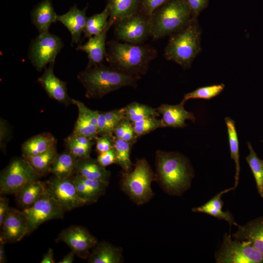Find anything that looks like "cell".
Returning <instances> with one entry per match:
<instances>
[{"label": "cell", "instance_id": "obj_1", "mask_svg": "<svg viewBox=\"0 0 263 263\" xmlns=\"http://www.w3.org/2000/svg\"><path fill=\"white\" fill-rule=\"evenodd\" d=\"M156 56V50L150 45L112 40L107 43L106 60L118 71L140 77L147 72Z\"/></svg>", "mask_w": 263, "mask_h": 263}, {"label": "cell", "instance_id": "obj_2", "mask_svg": "<svg viewBox=\"0 0 263 263\" xmlns=\"http://www.w3.org/2000/svg\"><path fill=\"white\" fill-rule=\"evenodd\" d=\"M77 78L85 89L87 98L99 99L123 87H135L140 77L122 73L102 63L86 67L78 74Z\"/></svg>", "mask_w": 263, "mask_h": 263}, {"label": "cell", "instance_id": "obj_3", "mask_svg": "<svg viewBox=\"0 0 263 263\" xmlns=\"http://www.w3.org/2000/svg\"><path fill=\"white\" fill-rule=\"evenodd\" d=\"M155 164L157 180L167 193L179 195L190 188L194 173L185 156L176 152L158 150Z\"/></svg>", "mask_w": 263, "mask_h": 263}, {"label": "cell", "instance_id": "obj_4", "mask_svg": "<svg viewBox=\"0 0 263 263\" xmlns=\"http://www.w3.org/2000/svg\"><path fill=\"white\" fill-rule=\"evenodd\" d=\"M201 31L197 18L171 34L165 49V58L184 69L190 67L201 49Z\"/></svg>", "mask_w": 263, "mask_h": 263}, {"label": "cell", "instance_id": "obj_5", "mask_svg": "<svg viewBox=\"0 0 263 263\" xmlns=\"http://www.w3.org/2000/svg\"><path fill=\"white\" fill-rule=\"evenodd\" d=\"M194 18L185 0H170L151 15L150 37L157 39L171 35Z\"/></svg>", "mask_w": 263, "mask_h": 263}, {"label": "cell", "instance_id": "obj_6", "mask_svg": "<svg viewBox=\"0 0 263 263\" xmlns=\"http://www.w3.org/2000/svg\"><path fill=\"white\" fill-rule=\"evenodd\" d=\"M157 180L156 174L145 158L136 160L132 169L122 174L121 186L123 191L134 203L142 205L154 196L151 183Z\"/></svg>", "mask_w": 263, "mask_h": 263}, {"label": "cell", "instance_id": "obj_7", "mask_svg": "<svg viewBox=\"0 0 263 263\" xmlns=\"http://www.w3.org/2000/svg\"><path fill=\"white\" fill-rule=\"evenodd\" d=\"M215 258L218 263H263V255L249 242L232 240L230 233L225 234Z\"/></svg>", "mask_w": 263, "mask_h": 263}, {"label": "cell", "instance_id": "obj_8", "mask_svg": "<svg viewBox=\"0 0 263 263\" xmlns=\"http://www.w3.org/2000/svg\"><path fill=\"white\" fill-rule=\"evenodd\" d=\"M64 46L62 39L49 32L39 34L31 42L28 57L38 72L55 63L56 58Z\"/></svg>", "mask_w": 263, "mask_h": 263}, {"label": "cell", "instance_id": "obj_9", "mask_svg": "<svg viewBox=\"0 0 263 263\" xmlns=\"http://www.w3.org/2000/svg\"><path fill=\"white\" fill-rule=\"evenodd\" d=\"M39 177L25 159L15 158L1 172L0 194H15L24 186L38 180Z\"/></svg>", "mask_w": 263, "mask_h": 263}, {"label": "cell", "instance_id": "obj_10", "mask_svg": "<svg viewBox=\"0 0 263 263\" xmlns=\"http://www.w3.org/2000/svg\"><path fill=\"white\" fill-rule=\"evenodd\" d=\"M113 26L118 39L124 42L140 44L150 36V17L140 8L135 14L120 19Z\"/></svg>", "mask_w": 263, "mask_h": 263}, {"label": "cell", "instance_id": "obj_11", "mask_svg": "<svg viewBox=\"0 0 263 263\" xmlns=\"http://www.w3.org/2000/svg\"><path fill=\"white\" fill-rule=\"evenodd\" d=\"M22 211L27 220L29 234L44 222L62 218L66 211L45 191L33 205Z\"/></svg>", "mask_w": 263, "mask_h": 263}, {"label": "cell", "instance_id": "obj_12", "mask_svg": "<svg viewBox=\"0 0 263 263\" xmlns=\"http://www.w3.org/2000/svg\"><path fill=\"white\" fill-rule=\"evenodd\" d=\"M45 183L47 193L65 211L84 206L71 178H59L55 176Z\"/></svg>", "mask_w": 263, "mask_h": 263}, {"label": "cell", "instance_id": "obj_13", "mask_svg": "<svg viewBox=\"0 0 263 263\" xmlns=\"http://www.w3.org/2000/svg\"><path fill=\"white\" fill-rule=\"evenodd\" d=\"M56 242L65 243L79 258L86 259L91 250L98 243L97 239L84 227L72 225L63 230L58 235Z\"/></svg>", "mask_w": 263, "mask_h": 263}, {"label": "cell", "instance_id": "obj_14", "mask_svg": "<svg viewBox=\"0 0 263 263\" xmlns=\"http://www.w3.org/2000/svg\"><path fill=\"white\" fill-rule=\"evenodd\" d=\"M0 241L4 244L20 241L29 234L27 219L22 210L9 207L2 221Z\"/></svg>", "mask_w": 263, "mask_h": 263}, {"label": "cell", "instance_id": "obj_15", "mask_svg": "<svg viewBox=\"0 0 263 263\" xmlns=\"http://www.w3.org/2000/svg\"><path fill=\"white\" fill-rule=\"evenodd\" d=\"M54 63L49 64L44 69V73L38 79V82L49 97L67 106L72 104V98L68 94L66 83L55 75Z\"/></svg>", "mask_w": 263, "mask_h": 263}, {"label": "cell", "instance_id": "obj_16", "mask_svg": "<svg viewBox=\"0 0 263 263\" xmlns=\"http://www.w3.org/2000/svg\"><path fill=\"white\" fill-rule=\"evenodd\" d=\"M72 104L75 105L78 114L72 133L85 136L95 140L98 136L97 132L98 111L92 110L82 102L72 99Z\"/></svg>", "mask_w": 263, "mask_h": 263}, {"label": "cell", "instance_id": "obj_17", "mask_svg": "<svg viewBox=\"0 0 263 263\" xmlns=\"http://www.w3.org/2000/svg\"><path fill=\"white\" fill-rule=\"evenodd\" d=\"M111 27L108 26L99 34L89 38L87 42L79 44L76 50L85 52L88 62L87 67L103 63L107 55L106 38L108 30Z\"/></svg>", "mask_w": 263, "mask_h": 263}, {"label": "cell", "instance_id": "obj_18", "mask_svg": "<svg viewBox=\"0 0 263 263\" xmlns=\"http://www.w3.org/2000/svg\"><path fill=\"white\" fill-rule=\"evenodd\" d=\"M184 104L180 103L176 105L162 104L156 108L160 116L163 128H184L187 126L186 120L194 122L196 118L194 114L186 110Z\"/></svg>", "mask_w": 263, "mask_h": 263}, {"label": "cell", "instance_id": "obj_19", "mask_svg": "<svg viewBox=\"0 0 263 263\" xmlns=\"http://www.w3.org/2000/svg\"><path fill=\"white\" fill-rule=\"evenodd\" d=\"M87 8L86 7L80 9L75 5L65 14L57 16V21L65 26L71 34L72 45L80 41L87 18Z\"/></svg>", "mask_w": 263, "mask_h": 263}, {"label": "cell", "instance_id": "obj_20", "mask_svg": "<svg viewBox=\"0 0 263 263\" xmlns=\"http://www.w3.org/2000/svg\"><path fill=\"white\" fill-rule=\"evenodd\" d=\"M232 235L234 239L249 242L263 255V216L249 221L244 225H238Z\"/></svg>", "mask_w": 263, "mask_h": 263}, {"label": "cell", "instance_id": "obj_21", "mask_svg": "<svg viewBox=\"0 0 263 263\" xmlns=\"http://www.w3.org/2000/svg\"><path fill=\"white\" fill-rule=\"evenodd\" d=\"M57 16L51 0H42L31 13L32 22L39 34L49 32L51 25L57 21Z\"/></svg>", "mask_w": 263, "mask_h": 263}, {"label": "cell", "instance_id": "obj_22", "mask_svg": "<svg viewBox=\"0 0 263 263\" xmlns=\"http://www.w3.org/2000/svg\"><path fill=\"white\" fill-rule=\"evenodd\" d=\"M75 174L87 179L99 180L107 185L111 177V172L101 166L97 159L90 156L77 159Z\"/></svg>", "mask_w": 263, "mask_h": 263}, {"label": "cell", "instance_id": "obj_23", "mask_svg": "<svg viewBox=\"0 0 263 263\" xmlns=\"http://www.w3.org/2000/svg\"><path fill=\"white\" fill-rule=\"evenodd\" d=\"M234 189V187H233L221 191L205 204L199 207L193 208L192 211L194 212L206 213L211 215L218 219L226 221L230 227L232 225L237 226L238 225L234 220L230 212L228 211H224L222 209L223 207V202L222 199V195Z\"/></svg>", "mask_w": 263, "mask_h": 263}, {"label": "cell", "instance_id": "obj_24", "mask_svg": "<svg viewBox=\"0 0 263 263\" xmlns=\"http://www.w3.org/2000/svg\"><path fill=\"white\" fill-rule=\"evenodd\" d=\"M123 261L122 249L111 244L97 243L88 258L89 263H120Z\"/></svg>", "mask_w": 263, "mask_h": 263}, {"label": "cell", "instance_id": "obj_25", "mask_svg": "<svg viewBox=\"0 0 263 263\" xmlns=\"http://www.w3.org/2000/svg\"><path fill=\"white\" fill-rule=\"evenodd\" d=\"M57 141L53 135L45 132L32 136L21 145L22 157H26L43 153L55 146Z\"/></svg>", "mask_w": 263, "mask_h": 263}, {"label": "cell", "instance_id": "obj_26", "mask_svg": "<svg viewBox=\"0 0 263 263\" xmlns=\"http://www.w3.org/2000/svg\"><path fill=\"white\" fill-rule=\"evenodd\" d=\"M106 6L110 11L108 22L112 26L120 19L138 12L140 0H108Z\"/></svg>", "mask_w": 263, "mask_h": 263}, {"label": "cell", "instance_id": "obj_27", "mask_svg": "<svg viewBox=\"0 0 263 263\" xmlns=\"http://www.w3.org/2000/svg\"><path fill=\"white\" fill-rule=\"evenodd\" d=\"M45 191V182L38 180L25 185L15 194L18 204L23 209L33 205Z\"/></svg>", "mask_w": 263, "mask_h": 263}, {"label": "cell", "instance_id": "obj_28", "mask_svg": "<svg viewBox=\"0 0 263 263\" xmlns=\"http://www.w3.org/2000/svg\"><path fill=\"white\" fill-rule=\"evenodd\" d=\"M77 159L68 150L58 153L51 166L50 172L59 178H71L75 174Z\"/></svg>", "mask_w": 263, "mask_h": 263}, {"label": "cell", "instance_id": "obj_29", "mask_svg": "<svg viewBox=\"0 0 263 263\" xmlns=\"http://www.w3.org/2000/svg\"><path fill=\"white\" fill-rule=\"evenodd\" d=\"M125 119L123 109L107 112L98 111L97 132L98 135L113 137V132L118 124Z\"/></svg>", "mask_w": 263, "mask_h": 263}, {"label": "cell", "instance_id": "obj_30", "mask_svg": "<svg viewBox=\"0 0 263 263\" xmlns=\"http://www.w3.org/2000/svg\"><path fill=\"white\" fill-rule=\"evenodd\" d=\"M58 153L56 146L36 155L23 157L40 176L50 172L51 166Z\"/></svg>", "mask_w": 263, "mask_h": 263}, {"label": "cell", "instance_id": "obj_31", "mask_svg": "<svg viewBox=\"0 0 263 263\" xmlns=\"http://www.w3.org/2000/svg\"><path fill=\"white\" fill-rule=\"evenodd\" d=\"M225 121L227 130L230 157L236 165L235 182L234 186L235 188L238 185L240 171L239 140L235 121L229 117H226Z\"/></svg>", "mask_w": 263, "mask_h": 263}, {"label": "cell", "instance_id": "obj_32", "mask_svg": "<svg viewBox=\"0 0 263 263\" xmlns=\"http://www.w3.org/2000/svg\"><path fill=\"white\" fill-rule=\"evenodd\" d=\"M110 11L106 6L100 13L87 17L83 34L86 38H90L101 33L108 25Z\"/></svg>", "mask_w": 263, "mask_h": 263}, {"label": "cell", "instance_id": "obj_33", "mask_svg": "<svg viewBox=\"0 0 263 263\" xmlns=\"http://www.w3.org/2000/svg\"><path fill=\"white\" fill-rule=\"evenodd\" d=\"M122 109L125 118L132 123L149 116H160L156 108L137 102H132Z\"/></svg>", "mask_w": 263, "mask_h": 263}, {"label": "cell", "instance_id": "obj_34", "mask_svg": "<svg viewBox=\"0 0 263 263\" xmlns=\"http://www.w3.org/2000/svg\"><path fill=\"white\" fill-rule=\"evenodd\" d=\"M132 144L121 139L113 138V148L116 156V164L122 169L123 171H131L133 166L130 153Z\"/></svg>", "mask_w": 263, "mask_h": 263}, {"label": "cell", "instance_id": "obj_35", "mask_svg": "<svg viewBox=\"0 0 263 263\" xmlns=\"http://www.w3.org/2000/svg\"><path fill=\"white\" fill-rule=\"evenodd\" d=\"M249 154L245 160L250 168L254 176L258 193L263 198V164L255 152L250 142H247Z\"/></svg>", "mask_w": 263, "mask_h": 263}, {"label": "cell", "instance_id": "obj_36", "mask_svg": "<svg viewBox=\"0 0 263 263\" xmlns=\"http://www.w3.org/2000/svg\"><path fill=\"white\" fill-rule=\"evenodd\" d=\"M225 88L223 83L198 88L185 94L181 103L184 104L190 99H210L220 94Z\"/></svg>", "mask_w": 263, "mask_h": 263}, {"label": "cell", "instance_id": "obj_37", "mask_svg": "<svg viewBox=\"0 0 263 263\" xmlns=\"http://www.w3.org/2000/svg\"><path fill=\"white\" fill-rule=\"evenodd\" d=\"M132 123L134 132L138 137L157 129L163 128L161 119L155 116L147 117Z\"/></svg>", "mask_w": 263, "mask_h": 263}, {"label": "cell", "instance_id": "obj_38", "mask_svg": "<svg viewBox=\"0 0 263 263\" xmlns=\"http://www.w3.org/2000/svg\"><path fill=\"white\" fill-rule=\"evenodd\" d=\"M71 178L74 182L78 197L84 205L95 203L99 199V197L86 186L80 175L75 174Z\"/></svg>", "mask_w": 263, "mask_h": 263}, {"label": "cell", "instance_id": "obj_39", "mask_svg": "<svg viewBox=\"0 0 263 263\" xmlns=\"http://www.w3.org/2000/svg\"><path fill=\"white\" fill-rule=\"evenodd\" d=\"M113 135L115 138L131 144L134 143L138 138L134 132L132 122L125 118L115 127Z\"/></svg>", "mask_w": 263, "mask_h": 263}, {"label": "cell", "instance_id": "obj_40", "mask_svg": "<svg viewBox=\"0 0 263 263\" xmlns=\"http://www.w3.org/2000/svg\"><path fill=\"white\" fill-rule=\"evenodd\" d=\"M64 141L68 150L77 158L90 156L91 149L77 145L67 137Z\"/></svg>", "mask_w": 263, "mask_h": 263}, {"label": "cell", "instance_id": "obj_41", "mask_svg": "<svg viewBox=\"0 0 263 263\" xmlns=\"http://www.w3.org/2000/svg\"><path fill=\"white\" fill-rule=\"evenodd\" d=\"M169 0H140V9L150 17L157 9Z\"/></svg>", "mask_w": 263, "mask_h": 263}, {"label": "cell", "instance_id": "obj_42", "mask_svg": "<svg viewBox=\"0 0 263 263\" xmlns=\"http://www.w3.org/2000/svg\"><path fill=\"white\" fill-rule=\"evenodd\" d=\"M12 132L6 121L0 118V147L3 152L5 151L6 145L10 139Z\"/></svg>", "mask_w": 263, "mask_h": 263}, {"label": "cell", "instance_id": "obj_43", "mask_svg": "<svg viewBox=\"0 0 263 263\" xmlns=\"http://www.w3.org/2000/svg\"><path fill=\"white\" fill-rule=\"evenodd\" d=\"M113 137L99 135L95 139L96 150L98 154L107 151L113 148Z\"/></svg>", "mask_w": 263, "mask_h": 263}, {"label": "cell", "instance_id": "obj_44", "mask_svg": "<svg viewBox=\"0 0 263 263\" xmlns=\"http://www.w3.org/2000/svg\"><path fill=\"white\" fill-rule=\"evenodd\" d=\"M193 16L197 18L200 13L207 6L208 0H185Z\"/></svg>", "mask_w": 263, "mask_h": 263}, {"label": "cell", "instance_id": "obj_45", "mask_svg": "<svg viewBox=\"0 0 263 263\" xmlns=\"http://www.w3.org/2000/svg\"><path fill=\"white\" fill-rule=\"evenodd\" d=\"M96 159L105 168L113 164H116V156L113 148L107 151L99 153Z\"/></svg>", "mask_w": 263, "mask_h": 263}, {"label": "cell", "instance_id": "obj_46", "mask_svg": "<svg viewBox=\"0 0 263 263\" xmlns=\"http://www.w3.org/2000/svg\"><path fill=\"white\" fill-rule=\"evenodd\" d=\"M67 138L74 143L86 148L91 149L94 145V140H91L85 136L72 133Z\"/></svg>", "mask_w": 263, "mask_h": 263}, {"label": "cell", "instance_id": "obj_47", "mask_svg": "<svg viewBox=\"0 0 263 263\" xmlns=\"http://www.w3.org/2000/svg\"><path fill=\"white\" fill-rule=\"evenodd\" d=\"M9 201L4 197H0V226H1L3 219L9 208Z\"/></svg>", "mask_w": 263, "mask_h": 263}, {"label": "cell", "instance_id": "obj_48", "mask_svg": "<svg viewBox=\"0 0 263 263\" xmlns=\"http://www.w3.org/2000/svg\"><path fill=\"white\" fill-rule=\"evenodd\" d=\"M55 262L53 249L50 248L47 252L43 255L40 263H54Z\"/></svg>", "mask_w": 263, "mask_h": 263}, {"label": "cell", "instance_id": "obj_49", "mask_svg": "<svg viewBox=\"0 0 263 263\" xmlns=\"http://www.w3.org/2000/svg\"><path fill=\"white\" fill-rule=\"evenodd\" d=\"M75 255V252L71 250L65 255L61 260L58 262V263H72L74 260Z\"/></svg>", "mask_w": 263, "mask_h": 263}, {"label": "cell", "instance_id": "obj_50", "mask_svg": "<svg viewBox=\"0 0 263 263\" xmlns=\"http://www.w3.org/2000/svg\"><path fill=\"white\" fill-rule=\"evenodd\" d=\"M4 244L2 241H0V263H4L6 262V254L4 249Z\"/></svg>", "mask_w": 263, "mask_h": 263}, {"label": "cell", "instance_id": "obj_51", "mask_svg": "<svg viewBox=\"0 0 263 263\" xmlns=\"http://www.w3.org/2000/svg\"><path fill=\"white\" fill-rule=\"evenodd\" d=\"M262 142H263V141H262Z\"/></svg>", "mask_w": 263, "mask_h": 263}]
</instances>
